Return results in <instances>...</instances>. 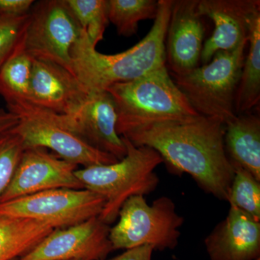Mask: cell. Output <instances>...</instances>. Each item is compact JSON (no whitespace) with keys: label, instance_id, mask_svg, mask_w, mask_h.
<instances>
[{"label":"cell","instance_id":"obj_1","mask_svg":"<svg viewBox=\"0 0 260 260\" xmlns=\"http://www.w3.org/2000/svg\"><path fill=\"white\" fill-rule=\"evenodd\" d=\"M225 124L200 116L144 126L124 137L135 146L156 150L171 172L187 174L205 192L227 201L234 177L225 144Z\"/></svg>","mask_w":260,"mask_h":260},{"label":"cell","instance_id":"obj_2","mask_svg":"<svg viewBox=\"0 0 260 260\" xmlns=\"http://www.w3.org/2000/svg\"><path fill=\"white\" fill-rule=\"evenodd\" d=\"M173 0H159L153 26L143 40L127 50L104 54L92 45L85 30L71 50L73 75L89 93L107 91L167 65L165 42Z\"/></svg>","mask_w":260,"mask_h":260},{"label":"cell","instance_id":"obj_3","mask_svg":"<svg viewBox=\"0 0 260 260\" xmlns=\"http://www.w3.org/2000/svg\"><path fill=\"white\" fill-rule=\"evenodd\" d=\"M107 91L115 104L119 136L151 124L200 116L174 83L167 65L138 79L113 85Z\"/></svg>","mask_w":260,"mask_h":260},{"label":"cell","instance_id":"obj_4","mask_svg":"<svg viewBox=\"0 0 260 260\" xmlns=\"http://www.w3.org/2000/svg\"><path fill=\"white\" fill-rule=\"evenodd\" d=\"M126 148L125 156L108 165L92 166L75 171L84 188L101 195L105 205L99 218L107 225L119 216L124 202L137 195L150 194L159 184L155 170L164 162L160 154L147 146H135L121 136Z\"/></svg>","mask_w":260,"mask_h":260},{"label":"cell","instance_id":"obj_5","mask_svg":"<svg viewBox=\"0 0 260 260\" xmlns=\"http://www.w3.org/2000/svg\"><path fill=\"white\" fill-rule=\"evenodd\" d=\"M248 42L218 51L211 60L182 75H171L195 112L224 124L237 116L236 95Z\"/></svg>","mask_w":260,"mask_h":260},{"label":"cell","instance_id":"obj_6","mask_svg":"<svg viewBox=\"0 0 260 260\" xmlns=\"http://www.w3.org/2000/svg\"><path fill=\"white\" fill-rule=\"evenodd\" d=\"M118 218V223L109 231L114 250L145 245L154 250L175 249L181 236L179 229L184 223L174 201L165 196L151 205L144 196L131 197L121 206Z\"/></svg>","mask_w":260,"mask_h":260},{"label":"cell","instance_id":"obj_7","mask_svg":"<svg viewBox=\"0 0 260 260\" xmlns=\"http://www.w3.org/2000/svg\"><path fill=\"white\" fill-rule=\"evenodd\" d=\"M18 116V124L12 129L23 140L24 148H44L66 160L83 165H108L117 162L109 154L99 151L66 127L54 114L30 103L8 109Z\"/></svg>","mask_w":260,"mask_h":260},{"label":"cell","instance_id":"obj_8","mask_svg":"<svg viewBox=\"0 0 260 260\" xmlns=\"http://www.w3.org/2000/svg\"><path fill=\"white\" fill-rule=\"evenodd\" d=\"M82 30L67 0L35 2L25 30V50L32 59L59 65L73 74L71 50Z\"/></svg>","mask_w":260,"mask_h":260},{"label":"cell","instance_id":"obj_9","mask_svg":"<svg viewBox=\"0 0 260 260\" xmlns=\"http://www.w3.org/2000/svg\"><path fill=\"white\" fill-rule=\"evenodd\" d=\"M101 195L86 189H54L0 203V214L64 229L99 217L105 205Z\"/></svg>","mask_w":260,"mask_h":260},{"label":"cell","instance_id":"obj_10","mask_svg":"<svg viewBox=\"0 0 260 260\" xmlns=\"http://www.w3.org/2000/svg\"><path fill=\"white\" fill-rule=\"evenodd\" d=\"M109 225L99 217L54 229L20 260H104L114 251Z\"/></svg>","mask_w":260,"mask_h":260},{"label":"cell","instance_id":"obj_11","mask_svg":"<svg viewBox=\"0 0 260 260\" xmlns=\"http://www.w3.org/2000/svg\"><path fill=\"white\" fill-rule=\"evenodd\" d=\"M78 167L46 149H25L0 203L50 189H85L75 174Z\"/></svg>","mask_w":260,"mask_h":260},{"label":"cell","instance_id":"obj_12","mask_svg":"<svg viewBox=\"0 0 260 260\" xmlns=\"http://www.w3.org/2000/svg\"><path fill=\"white\" fill-rule=\"evenodd\" d=\"M198 8L215 26L211 37L205 41L200 56L205 64L218 51L234 50L248 42L253 21L260 14V1L199 0Z\"/></svg>","mask_w":260,"mask_h":260},{"label":"cell","instance_id":"obj_13","mask_svg":"<svg viewBox=\"0 0 260 260\" xmlns=\"http://www.w3.org/2000/svg\"><path fill=\"white\" fill-rule=\"evenodd\" d=\"M59 116L68 129L90 146L119 160L125 156V143L116 131L115 104L109 92L90 93L75 114Z\"/></svg>","mask_w":260,"mask_h":260},{"label":"cell","instance_id":"obj_14","mask_svg":"<svg viewBox=\"0 0 260 260\" xmlns=\"http://www.w3.org/2000/svg\"><path fill=\"white\" fill-rule=\"evenodd\" d=\"M199 0H173L166 37V63L174 75L199 66L205 26L198 8Z\"/></svg>","mask_w":260,"mask_h":260},{"label":"cell","instance_id":"obj_15","mask_svg":"<svg viewBox=\"0 0 260 260\" xmlns=\"http://www.w3.org/2000/svg\"><path fill=\"white\" fill-rule=\"evenodd\" d=\"M90 93L70 72L49 61L34 59L29 103L59 115L79 110Z\"/></svg>","mask_w":260,"mask_h":260},{"label":"cell","instance_id":"obj_16","mask_svg":"<svg viewBox=\"0 0 260 260\" xmlns=\"http://www.w3.org/2000/svg\"><path fill=\"white\" fill-rule=\"evenodd\" d=\"M210 260L260 258V221L230 205L229 213L205 239Z\"/></svg>","mask_w":260,"mask_h":260},{"label":"cell","instance_id":"obj_17","mask_svg":"<svg viewBox=\"0 0 260 260\" xmlns=\"http://www.w3.org/2000/svg\"><path fill=\"white\" fill-rule=\"evenodd\" d=\"M224 144L233 165L260 181V119L251 113L237 114L225 124Z\"/></svg>","mask_w":260,"mask_h":260},{"label":"cell","instance_id":"obj_18","mask_svg":"<svg viewBox=\"0 0 260 260\" xmlns=\"http://www.w3.org/2000/svg\"><path fill=\"white\" fill-rule=\"evenodd\" d=\"M54 230L37 220L0 214V260L23 256Z\"/></svg>","mask_w":260,"mask_h":260},{"label":"cell","instance_id":"obj_19","mask_svg":"<svg viewBox=\"0 0 260 260\" xmlns=\"http://www.w3.org/2000/svg\"><path fill=\"white\" fill-rule=\"evenodd\" d=\"M22 42L0 69V95L7 108L29 103L34 59Z\"/></svg>","mask_w":260,"mask_h":260},{"label":"cell","instance_id":"obj_20","mask_svg":"<svg viewBox=\"0 0 260 260\" xmlns=\"http://www.w3.org/2000/svg\"><path fill=\"white\" fill-rule=\"evenodd\" d=\"M247 48L236 95L237 114L250 112L259 104L260 14L251 25Z\"/></svg>","mask_w":260,"mask_h":260},{"label":"cell","instance_id":"obj_21","mask_svg":"<svg viewBox=\"0 0 260 260\" xmlns=\"http://www.w3.org/2000/svg\"><path fill=\"white\" fill-rule=\"evenodd\" d=\"M157 0H108V16L119 36L131 37L138 32L142 20L157 16Z\"/></svg>","mask_w":260,"mask_h":260},{"label":"cell","instance_id":"obj_22","mask_svg":"<svg viewBox=\"0 0 260 260\" xmlns=\"http://www.w3.org/2000/svg\"><path fill=\"white\" fill-rule=\"evenodd\" d=\"M67 3L92 45L96 47L104 39L109 23L108 0H67Z\"/></svg>","mask_w":260,"mask_h":260},{"label":"cell","instance_id":"obj_23","mask_svg":"<svg viewBox=\"0 0 260 260\" xmlns=\"http://www.w3.org/2000/svg\"><path fill=\"white\" fill-rule=\"evenodd\" d=\"M234 167L235 172L227 202L260 221V181L245 169Z\"/></svg>","mask_w":260,"mask_h":260},{"label":"cell","instance_id":"obj_24","mask_svg":"<svg viewBox=\"0 0 260 260\" xmlns=\"http://www.w3.org/2000/svg\"><path fill=\"white\" fill-rule=\"evenodd\" d=\"M24 150L23 140L11 129L0 134V196L9 186Z\"/></svg>","mask_w":260,"mask_h":260},{"label":"cell","instance_id":"obj_25","mask_svg":"<svg viewBox=\"0 0 260 260\" xmlns=\"http://www.w3.org/2000/svg\"><path fill=\"white\" fill-rule=\"evenodd\" d=\"M28 14L11 16L0 12V69L25 37Z\"/></svg>","mask_w":260,"mask_h":260},{"label":"cell","instance_id":"obj_26","mask_svg":"<svg viewBox=\"0 0 260 260\" xmlns=\"http://www.w3.org/2000/svg\"><path fill=\"white\" fill-rule=\"evenodd\" d=\"M34 0H0V12L11 16H22L28 14Z\"/></svg>","mask_w":260,"mask_h":260},{"label":"cell","instance_id":"obj_27","mask_svg":"<svg viewBox=\"0 0 260 260\" xmlns=\"http://www.w3.org/2000/svg\"><path fill=\"white\" fill-rule=\"evenodd\" d=\"M153 248L150 246H140L126 249L122 254L109 259L104 260H152Z\"/></svg>","mask_w":260,"mask_h":260},{"label":"cell","instance_id":"obj_28","mask_svg":"<svg viewBox=\"0 0 260 260\" xmlns=\"http://www.w3.org/2000/svg\"><path fill=\"white\" fill-rule=\"evenodd\" d=\"M18 121L19 118L16 114L0 108V134L13 129Z\"/></svg>","mask_w":260,"mask_h":260},{"label":"cell","instance_id":"obj_29","mask_svg":"<svg viewBox=\"0 0 260 260\" xmlns=\"http://www.w3.org/2000/svg\"><path fill=\"white\" fill-rule=\"evenodd\" d=\"M12 260H20V259H19V257H18V258H15V259H13Z\"/></svg>","mask_w":260,"mask_h":260},{"label":"cell","instance_id":"obj_30","mask_svg":"<svg viewBox=\"0 0 260 260\" xmlns=\"http://www.w3.org/2000/svg\"><path fill=\"white\" fill-rule=\"evenodd\" d=\"M254 260H260V258H258V259H254Z\"/></svg>","mask_w":260,"mask_h":260},{"label":"cell","instance_id":"obj_31","mask_svg":"<svg viewBox=\"0 0 260 260\" xmlns=\"http://www.w3.org/2000/svg\"><path fill=\"white\" fill-rule=\"evenodd\" d=\"M73 260H80V259H73Z\"/></svg>","mask_w":260,"mask_h":260}]
</instances>
